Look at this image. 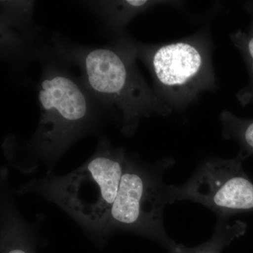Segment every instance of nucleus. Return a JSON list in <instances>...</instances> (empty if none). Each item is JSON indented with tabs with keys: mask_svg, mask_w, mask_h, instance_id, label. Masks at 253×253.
I'll list each match as a JSON object with an SVG mask.
<instances>
[{
	"mask_svg": "<svg viewBox=\"0 0 253 253\" xmlns=\"http://www.w3.org/2000/svg\"><path fill=\"white\" fill-rule=\"evenodd\" d=\"M147 57L158 86L167 92L187 93L197 89L208 78L204 51L193 43L178 42L156 48Z\"/></svg>",
	"mask_w": 253,
	"mask_h": 253,
	"instance_id": "6",
	"label": "nucleus"
},
{
	"mask_svg": "<svg viewBox=\"0 0 253 253\" xmlns=\"http://www.w3.org/2000/svg\"><path fill=\"white\" fill-rule=\"evenodd\" d=\"M224 134L228 138L239 139L253 152V121L231 118L226 121Z\"/></svg>",
	"mask_w": 253,
	"mask_h": 253,
	"instance_id": "11",
	"label": "nucleus"
},
{
	"mask_svg": "<svg viewBox=\"0 0 253 253\" xmlns=\"http://www.w3.org/2000/svg\"><path fill=\"white\" fill-rule=\"evenodd\" d=\"M249 9H250V10H251V12H252V14H253V3H252V4H251V6H250ZM251 33H252V34H253V31L251 32Z\"/></svg>",
	"mask_w": 253,
	"mask_h": 253,
	"instance_id": "12",
	"label": "nucleus"
},
{
	"mask_svg": "<svg viewBox=\"0 0 253 253\" xmlns=\"http://www.w3.org/2000/svg\"><path fill=\"white\" fill-rule=\"evenodd\" d=\"M151 3L149 1H99L95 4L109 24L116 28L121 27L123 22H126L128 15L131 16L147 8Z\"/></svg>",
	"mask_w": 253,
	"mask_h": 253,
	"instance_id": "9",
	"label": "nucleus"
},
{
	"mask_svg": "<svg viewBox=\"0 0 253 253\" xmlns=\"http://www.w3.org/2000/svg\"><path fill=\"white\" fill-rule=\"evenodd\" d=\"M234 42L241 50L247 63L249 72V83L239 94L242 104L253 102V34L239 31L234 35Z\"/></svg>",
	"mask_w": 253,
	"mask_h": 253,
	"instance_id": "10",
	"label": "nucleus"
},
{
	"mask_svg": "<svg viewBox=\"0 0 253 253\" xmlns=\"http://www.w3.org/2000/svg\"><path fill=\"white\" fill-rule=\"evenodd\" d=\"M1 253H37L31 228L5 199L1 201Z\"/></svg>",
	"mask_w": 253,
	"mask_h": 253,
	"instance_id": "7",
	"label": "nucleus"
},
{
	"mask_svg": "<svg viewBox=\"0 0 253 253\" xmlns=\"http://www.w3.org/2000/svg\"><path fill=\"white\" fill-rule=\"evenodd\" d=\"M244 226L241 221L234 224L228 222L227 219L219 218V220L211 239L200 246L187 247L176 244L171 253H221L231 243L242 235Z\"/></svg>",
	"mask_w": 253,
	"mask_h": 253,
	"instance_id": "8",
	"label": "nucleus"
},
{
	"mask_svg": "<svg viewBox=\"0 0 253 253\" xmlns=\"http://www.w3.org/2000/svg\"><path fill=\"white\" fill-rule=\"evenodd\" d=\"M243 157L240 154L231 160L212 158L205 161L182 185H168V203H198L224 219L252 211L253 184L243 173Z\"/></svg>",
	"mask_w": 253,
	"mask_h": 253,
	"instance_id": "5",
	"label": "nucleus"
},
{
	"mask_svg": "<svg viewBox=\"0 0 253 253\" xmlns=\"http://www.w3.org/2000/svg\"><path fill=\"white\" fill-rule=\"evenodd\" d=\"M68 54L81 69L87 90L121 113L122 131L126 135L134 132L141 117L159 107L158 98L139 76L129 51L111 46Z\"/></svg>",
	"mask_w": 253,
	"mask_h": 253,
	"instance_id": "2",
	"label": "nucleus"
},
{
	"mask_svg": "<svg viewBox=\"0 0 253 253\" xmlns=\"http://www.w3.org/2000/svg\"><path fill=\"white\" fill-rule=\"evenodd\" d=\"M41 119L31 146L38 156L54 163L93 124L87 94L70 76L46 71L40 83Z\"/></svg>",
	"mask_w": 253,
	"mask_h": 253,
	"instance_id": "4",
	"label": "nucleus"
},
{
	"mask_svg": "<svg viewBox=\"0 0 253 253\" xmlns=\"http://www.w3.org/2000/svg\"><path fill=\"white\" fill-rule=\"evenodd\" d=\"M126 155L102 140L86 162L63 176L49 172L23 184L21 194H36L57 205L98 243L106 240L110 211L117 196Z\"/></svg>",
	"mask_w": 253,
	"mask_h": 253,
	"instance_id": "1",
	"label": "nucleus"
},
{
	"mask_svg": "<svg viewBox=\"0 0 253 253\" xmlns=\"http://www.w3.org/2000/svg\"><path fill=\"white\" fill-rule=\"evenodd\" d=\"M169 160L147 164L126 156L117 196L110 211L106 237L117 231L133 233L161 244L168 253L176 243L168 236L163 221L169 204L164 174Z\"/></svg>",
	"mask_w": 253,
	"mask_h": 253,
	"instance_id": "3",
	"label": "nucleus"
}]
</instances>
